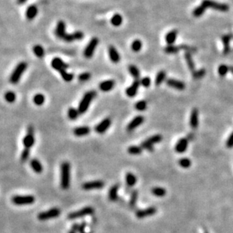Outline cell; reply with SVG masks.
<instances>
[{
	"mask_svg": "<svg viewBox=\"0 0 233 233\" xmlns=\"http://www.w3.org/2000/svg\"><path fill=\"white\" fill-rule=\"evenodd\" d=\"M60 187L67 190L70 186V164L69 161H64L60 165Z\"/></svg>",
	"mask_w": 233,
	"mask_h": 233,
	"instance_id": "6da1fadb",
	"label": "cell"
},
{
	"mask_svg": "<svg viewBox=\"0 0 233 233\" xmlns=\"http://www.w3.org/2000/svg\"><path fill=\"white\" fill-rule=\"evenodd\" d=\"M27 68V64L26 62L22 61L20 62L16 66L13 72L11 73V76H10L9 81L11 84L16 85L19 82L20 78H21L22 75L26 71Z\"/></svg>",
	"mask_w": 233,
	"mask_h": 233,
	"instance_id": "3957f363",
	"label": "cell"
},
{
	"mask_svg": "<svg viewBox=\"0 0 233 233\" xmlns=\"http://www.w3.org/2000/svg\"><path fill=\"white\" fill-rule=\"evenodd\" d=\"M166 78V73L164 70H161L158 73V74L156 75V80H155V82H156V86H160L161 83L165 80Z\"/></svg>",
	"mask_w": 233,
	"mask_h": 233,
	"instance_id": "8d00e7d4",
	"label": "cell"
},
{
	"mask_svg": "<svg viewBox=\"0 0 233 233\" xmlns=\"http://www.w3.org/2000/svg\"><path fill=\"white\" fill-rule=\"evenodd\" d=\"M33 51L34 55L39 58H42L45 56V50L40 45H36L33 48Z\"/></svg>",
	"mask_w": 233,
	"mask_h": 233,
	"instance_id": "e575fe53",
	"label": "cell"
},
{
	"mask_svg": "<svg viewBox=\"0 0 233 233\" xmlns=\"http://www.w3.org/2000/svg\"><path fill=\"white\" fill-rule=\"evenodd\" d=\"M66 24L64 23V21L63 20H60V21L57 22V27L55 28V35L57 38L59 39H64V36H66L67 33H66Z\"/></svg>",
	"mask_w": 233,
	"mask_h": 233,
	"instance_id": "ac0fdd59",
	"label": "cell"
},
{
	"mask_svg": "<svg viewBox=\"0 0 233 233\" xmlns=\"http://www.w3.org/2000/svg\"><path fill=\"white\" fill-rule=\"evenodd\" d=\"M201 5L204 6L205 8H210L212 9L217 10L222 12H226L229 9V7L226 4L223 3L217 2L213 1V0H203Z\"/></svg>",
	"mask_w": 233,
	"mask_h": 233,
	"instance_id": "52a82bcc",
	"label": "cell"
},
{
	"mask_svg": "<svg viewBox=\"0 0 233 233\" xmlns=\"http://www.w3.org/2000/svg\"><path fill=\"white\" fill-rule=\"evenodd\" d=\"M205 9H206V8H205L204 6H203L202 5H201V6L196 7V8H195L192 14H193L195 17H200L204 13Z\"/></svg>",
	"mask_w": 233,
	"mask_h": 233,
	"instance_id": "7dc6e473",
	"label": "cell"
},
{
	"mask_svg": "<svg viewBox=\"0 0 233 233\" xmlns=\"http://www.w3.org/2000/svg\"><path fill=\"white\" fill-rule=\"evenodd\" d=\"M142 42L140 39L134 40L133 42L131 43V49L134 52H138L141 50L142 48Z\"/></svg>",
	"mask_w": 233,
	"mask_h": 233,
	"instance_id": "b9f144b4",
	"label": "cell"
},
{
	"mask_svg": "<svg viewBox=\"0 0 233 233\" xmlns=\"http://www.w3.org/2000/svg\"><path fill=\"white\" fill-rule=\"evenodd\" d=\"M140 81V85L143 87H145V88H148V87H149V86L151 85V79H149L148 76H147V77L142 78Z\"/></svg>",
	"mask_w": 233,
	"mask_h": 233,
	"instance_id": "db71d44e",
	"label": "cell"
},
{
	"mask_svg": "<svg viewBox=\"0 0 233 233\" xmlns=\"http://www.w3.org/2000/svg\"><path fill=\"white\" fill-rule=\"evenodd\" d=\"M91 76V73H81L78 76V79H79L80 81H88V79H90Z\"/></svg>",
	"mask_w": 233,
	"mask_h": 233,
	"instance_id": "816d5d0a",
	"label": "cell"
},
{
	"mask_svg": "<svg viewBox=\"0 0 233 233\" xmlns=\"http://www.w3.org/2000/svg\"><path fill=\"white\" fill-rule=\"evenodd\" d=\"M111 124H112V120L110 118H106L95 127V131L97 134H103L109 129Z\"/></svg>",
	"mask_w": 233,
	"mask_h": 233,
	"instance_id": "8fae6325",
	"label": "cell"
},
{
	"mask_svg": "<svg viewBox=\"0 0 233 233\" xmlns=\"http://www.w3.org/2000/svg\"><path fill=\"white\" fill-rule=\"evenodd\" d=\"M61 214V211L58 208H52L46 211L40 212L38 214L37 218L40 221H46L51 219L57 218Z\"/></svg>",
	"mask_w": 233,
	"mask_h": 233,
	"instance_id": "8992f818",
	"label": "cell"
},
{
	"mask_svg": "<svg viewBox=\"0 0 233 233\" xmlns=\"http://www.w3.org/2000/svg\"><path fill=\"white\" fill-rule=\"evenodd\" d=\"M29 156H30V149L24 148L21 154H20V161L23 163L27 161L29 159Z\"/></svg>",
	"mask_w": 233,
	"mask_h": 233,
	"instance_id": "ee69618b",
	"label": "cell"
},
{
	"mask_svg": "<svg viewBox=\"0 0 233 233\" xmlns=\"http://www.w3.org/2000/svg\"><path fill=\"white\" fill-rule=\"evenodd\" d=\"M229 71H230V67L225 65V64H221V65L218 67V73L221 76H226Z\"/></svg>",
	"mask_w": 233,
	"mask_h": 233,
	"instance_id": "c3c4849f",
	"label": "cell"
},
{
	"mask_svg": "<svg viewBox=\"0 0 233 233\" xmlns=\"http://www.w3.org/2000/svg\"><path fill=\"white\" fill-rule=\"evenodd\" d=\"M84 37V34L81 31H76L73 33H67L63 40L67 42H72L76 40H81Z\"/></svg>",
	"mask_w": 233,
	"mask_h": 233,
	"instance_id": "2e32d148",
	"label": "cell"
},
{
	"mask_svg": "<svg viewBox=\"0 0 233 233\" xmlns=\"http://www.w3.org/2000/svg\"><path fill=\"white\" fill-rule=\"evenodd\" d=\"M189 124H190L191 128H196L199 125V111L197 109H193L192 110L190 116V121H189Z\"/></svg>",
	"mask_w": 233,
	"mask_h": 233,
	"instance_id": "cb8c5ba5",
	"label": "cell"
},
{
	"mask_svg": "<svg viewBox=\"0 0 233 233\" xmlns=\"http://www.w3.org/2000/svg\"><path fill=\"white\" fill-rule=\"evenodd\" d=\"M157 212V209L155 207H149L145 209L137 210L135 211V215L138 219H143L146 217L154 215Z\"/></svg>",
	"mask_w": 233,
	"mask_h": 233,
	"instance_id": "7c38bea8",
	"label": "cell"
},
{
	"mask_svg": "<svg viewBox=\"0 0 233 233\" xmlns=\"http://www.w3.org/2000/svg\"><path fill=\"white\" fill-rule=\"evenodd\" d=\"M87 226V222L86 221H82L79 223V229H78V232L79 233H85L86 232V228Z\"/></svg>",
	"mask_w": 233,
	"mask_h": 233,
	"instance_id": "11a10c76",
	"label": "cell"
},
{
	"mask_svg": "<svg viewBox=\"0 0 233 233\" xmlns=\"http://www.w3.org/2000/svg\"><path fill=\"white\" fill-rule=\"evenodd\" d=\"M128 71H129L130 74L133 76V78L134 79H139L140 76V73L139 69L137 68L136 66L134 65H130L128 67Z\"/></svg>",
	"mask_w": 233,
	"mask_h": 233,
	"instance_id": "d590c367",
	"label": "cell"
},
{
	"mask_svg": "<svg viewBox=\"0 0 233 233\" xmlns=\"http://www.w3.org/2000/svg\"><path fill=\"white\" fill-rule=\"evenodd\" d=\"M140 86V81L139 79H135L131 84L125 91L127 96L129 97H134L136 96L137 93V90H138L139 87Z\"/></svg>",
	"mask_w": 233,
	"mask_h": 233,
	"instance_id": "9a60e30c",
	"label": "cell"
},
{
	"mask_svg": "<svg viewBox=\"0 0 233 233\" xmlns=\"http://www.w3.org/2000/svg\"><path fill=\"white\" fill-rule=\"evenodd\" d=\"M137 177L133 173L131 172H128V173L125 174V182H126L127 187L131 188L134 187L135 184L137 183Z\"/></svg>",
	"mask_w": 233,
	"mask_h": 233,
	"instance_id": "4316f807",
	"label": "cell"
},
{
	"mask_svg": "<svg viewBox=\"0 0 233 233\" xmlns=\"http://www.w3.org/2000/svg\"><path fill=\"white\" fill-rule=\"evenodd\" d=\"M144 119L143 116H137L136 117L134 118L133 119L128 123V125H127L126 127V130L128 132H131L133 131L134 130L136 129L137 128H138L140 125H142L143 123Z\"/></svg>",
	"mask_w": 233,
	"mask_h": 233,
	"instance_id": "5bb4252c",
	"label": "cell"
},
{
	"mask_svg": "<svg viewBox=\"0 0 233 233\" xmlns=\"http://www.w3.org/2000/svg\"><path fill=\"white\" fill-rule=\"evenodd\" d=\"M99 43V39L97 37H93L92 39L90 40V42H88V44L87 45L84 50V56L86 58H91L93 56L94 53H95V49H96L97 46H98Z\"/></svg>",
	"mask_w": 233,
	"mask_h": 233,
	"instance_id": "9c48e42d",
	"label": "cell"
},
{
	"mask_svg": "<svg viewBox=\"0 0 233 233\" xmlns=\"http://www.w3.org/2000/svg\"><path fill=\"white\" fill-rule=\"evenodd\" d=\"M73 134L76 137H83L89 134L91 132V128L88 126L76 127L73 129Z\"/></svg>",
	"mask_w": 233,
	"mask_h": 233,
	"instance_id": "44dd1931",
	"label": "cell"
},
{
	"mask_svg": "<svg viewBox=\"0 0 233 233\" xmlns=\"http://www.w3.org/2000/svg\"><path fill=\"white\" fill-rule=\"evenodd\" d=\"M232 36H229V35H226L222 37V41L223 43L224 46V49H223V53L225 55H227L229 51H230V46H229V43H230V40Z\"/></svg>",
	"mask_w": 233,
	"mask_h": 233,
	"instance_id": "f546056e",
	"label": "cell"
},
{
	"mask_svg": "<svg viewBox=\"0 0 233 233\" xmlns=\"http://www.w3.org/2000/svg\"><path fill=\"white\" fill-rule=\"evenodd\" d=\"M38 14V8L37 7L34 5H31L29 6L28 8L26 10V17H27V20H33L35 17H36Z\"/></svg>",
	"mask_w": 233,
	"mask_h": 233,
	"instance_id": "d4e9b609",
	"label": "cell"
},
{
	"mask_svg": "<svg viewBox=\"0 0 233 233\" xmlns=\"http://www.w3.org/2000/svg\"><path fill=\"white\" fill-rule=\"evenodd\" d=\"M167 85L171 88H175V89L179 90V91H182L186 88L185 84L182 81H179V80L174 79H168L166 81Z\"/></svg>",
	"mask_w": 233,
	"mask_h": 233,
	"instance_id": "d6986e66",
	"label": "cell"
},
{
	"mask_svg": "<svg viewBox=\"0 0 233 233\" xmlns=\"http://www.w3.org/2000/svg\"><path fill=\"white\" fill-rule=\"evenodd\" d=\"M96 96L97 92L95 91H93V90L86 92L85 94L82 99H81V101L79 103V107H78V110H79L80 114H84L85 112H87L91 101L95 99V97Z\"/></svg>",
	"mask_w": 233,
	"mask_h": 233,
	"instance_id": "7a4b0ae2",
	"label": "cell"
},
{
	"mask_svg": "<svg viewBox=\"0 0 233 233\" xmlns=\"http://www.w3.org/2000/svg\"><path fill=\"white\" fill-rule=\"evenodd\" d=\"M24 148L27 149H31L33 147L35 143V138H34V128L33 125H29L27 128V134L24 136L22 140Z\"/></svg>",
	"mask_w": 233,
	"mask_h": 233,
	"instance_id": "ba28073f",
	"label": "cell"
},
{
	"mask_svg": "<svg viewBox=\"0 0 233 233\" xmlns=\"http://www.w3.org/2000/svg\"><path fill=\"white\" fill-rule=\"evenodd\" d=\"M141 147L143 149H146V150L149 151V152H153L154 150V146H152V144H150L149 143H148L147 140H144L140 144Z\"/></svg>",
	"mask_w": 233,
	"mask_h": 233,
	"instance_id": "f907efd6",
	"label": "cell"
},
{
	"mask_svg": "<svg viewBox=\"0 0 233 233\" xmlns=\"http://www.w3.org/2000/svg\"><path fill=\"white\" fill-rule=\"evenodd\" d=\"M135 109L138 111H144L147 109V102L144 101V100H139L137 101L134 105Z\"/></svg>",
	"mask_w": 233,
	"mask_h": 233,
	"instance_id": "bcb514c9",
	"label": "cell"
},
{
	"mask_svg": "<svg viewBox=\"0 0 233 233\" xmlns=\"http://www.w3.org/2000/svg\"><path fill=\"white\" fill-rule=\"evenodd\" d=\"M226 147L228 148H232L233 147V132L231 134V135L228 138L226 141Z\"/></svg>",
	"mask_w": 233,
	"mask_h": 233,
	"instance_id": "9f6ffc18",
	"label": "cell"
},
{
	"mask_svg": "<svg viewBox=\"0 0 233 233\" xmlns=\"http://www.w3.org/2000/svg\"><path fill=\"white\" fill-rule=\"evenodd\" d=\"M230 72L233 74V67H230Z\"/></svg>",
	"mask_w": 233,
	"mask_h": 233,
	"instance_id": "94428289",
	"label": "cell"
},
{
	"mask_svg": "<svg viewBox=\"0 0 233 233\" xmlns=\"http://www.w3.org/2000/svg\"><path fill=\"white\" fill-rule=\"evenodd\" d=\"M148 143H149L150 144H152V146H154V144L160 143L162 140V137L160 134H155L153 136L149 137L147 140H146Z\"/></svg>",
	"mask_w": 233,
	"mask_h": 233,
	"instance_id": "60d3db41",
	"label": "cell"
},
{
	"mask_svg": "<svg viewBox=\"0 0 233 233\" xmlns=\"http://www.w3.org/2000/svg\"><path fill=\"white\" fill-rule=\"evenodd\" d=\"M143 148L141 146H131L128 148L127 151L130 155H133V156H137V155H140L142 153Z\"/></svg>",
	"mask_w": 233,
	"mask_h": 233,
	"instance_id": "4dcf8cb0",
	"label": "cell"
},
{
	"mask_svg": "<svg viewBox=\"0 0 233 233\" xmlns=\"http://www.w3.org/2000/svg\"><path fill=\"white\" fill-rule=\"evenodd\" d=\"M179 165H180V166H181L182 168H188L191 166L192 162H191L190 160L187 159V158H183V159L179 160Z\"/></svg>",
	"mask_w": 233,
	"mask_h": 233,
	"instance_id": "681fc988",
	"label": "cell"
},
{
	"mask_svg": "<svg viewBox=\"0 0 233 233\" xmlns=\"http://www.w3.org/2000/svg\"><path fill=\"white\" fill-rule=\"evenodd\" d=\"M105 186V182L103 180H97L93 181H88L81 185V189L86 191L93 190V189H101Z\"/></svg>",
	"mask_w": 233,
	"mask_h": 233,
	"instance_id": "30bf717a",
	"label": "cell"
},
{
	"mask_svg": "<svg viewBox=\"0 0 233 233\" xmlns=\"http://www.w3.org/2000/svg\"><path fill=\"white\" fill-rule=\"evenodd\" d=\"M68 233H76V232H75V231L72 230V229H70V230H69L68 232Z\"/></svg>",
	"mask_w": 233,
	"mask_h": 233,
	"instance_id": "91938a15",
	"label": "cell"
},
{
	"mask_svg": "<svg viewBox=\"0 0 233 233\" xmlns=\"http://www.w3.org/2000/svg\"><path fill=\"white\" fill-rule=\"evenodd\" d=\"M79 223H77V222H75V223L73 224L72 226H71V229H72V230L75 231V232H78V229H79Z\"/></svg>",
	"mask_w": 233,
	"mask_h": 233,
	"instance_id": "6f0895ef",
	"label": "cell"
},
{
	"mask_svg": "<svg viewBox=\"0 0 233 233\" xmlns=\"http://www.w3.org/2000/svg\"><path fill=\"white\" fill-rule=\"evenodd\" d=\"M122 20L123 18L121 15H119V14H115L112 17V18H111L110 22L112 24V25L114 26V27H119L122 24Z\"/></svg>",
	"mask_w": 233,
	"mask_h": 233,
	"instance_id": "1f68e13d",
	"label": "cell"
},
{
	"mask_svg": "<svg viewBox=\"0 0 233 233\" xmlns=\"http://www.w3.org/2000/svg\"><path fill=\"white\" fill-rule=\"evenodd\" d=\"M79 112L78 110V109H75L73 107H70L68 109V112H67V115H68V118L72 121H74L79 117Z\"/></svg>",
	"mask_w": 233,
	"mask_h": 233,
	"instance_id": "74e56055",
	"label": "cell"
},
{
	"mask_svg": "<svg viewBox=\"0 0 233 233\" xmlns=\"http://www.w3.org/2000/svg\"><path fill=\"white\" fill-rule=\"evenodd\" d=\"M60 76H61L62 79L65 81H67V82H69V81H71L73 79L74 75L73 73H68L67 70L61 71V72L60 73Z\"/></svg>",
	"mask_w": 233,
	"mask_h": 233,
	"instance_id": "7bdbcfd3",
	"label": "cell"
},
{
	"mask_svg": "<svg viewBox=\"0 0 233 233\" xmlns=\"http://www.w3.org/2000/svg\"><path fill=\"white\" fill-rule=\"evenodd\" d=\"M95 208L91 206H86L81 209L76 210V211L71 212L67 215L68 220H76V219L83 218L86 216H91L95 213Z\"/></svg>",
	"mask_w": 233,
	"mask_h": 233,
	"instance_id": "277c9868",
	"label": "cell"
},
{
	"mask_svg": "<svg viewBox=\"0 0 233 233\" xmlns=\"http://www.w3.org/2000/svg\"><path fill=\"white\" fill-rule=\"evenodd\" d=\"M5 99L7 102L10 103H14L16 100V95L15 94V92L13 91H8L5 94Z\"/></svg>",
	"mask_w": 233,
	"mask_h": 233,
	"instance_id": "f6af8a7d",
	"label": "cell"
},
{
	"mask_svg": "<svg viewBox=\"0 0 233 233\" xmlns=\"http://www.w3.org/2000/svg\"><path fill=\"white\" fill-rule=\"evenodd\" d=\"M46 98L42 94H36L33 97V103L36 106H42L45 103Z\"/></svg>",
	"mask_w": 233,
	"mask_h": 233,
	"instance_id": "f35d334b",
	"label": "cell"
},
{
	"mask_svg": "<svg viewBox=\"0 0 233 233\" xmlns=\"http://www.w3.org/2000/svg\"><path fill=\"white\" fill-rule=\"evenodd\" d=\"M185 59L187 60V65L189 67V69L192 72V73L195 72V64L193 60H192V55H191L190 52L187 51L185 53Z\"/></svg>",
	"mask_w": 233,
	"mask_h": 233,
	"instance_id": "d6a6232c",
	"label": "cell"
},
{
	"mask_svg": "<svg viewBox=\"0 0 233 233\" xmlns=\"http://www.w3.org/2000/svg\"><path fill=\"white\" fill-rule=\"evenodd\" d=\"M120 185L119 183H116L112 185L110 187V189L108 191V199L109 201H117L119 200V195H118V192H119Z\"/></svg>",
	"mask_w": 233,
	"mask_h": 233,
	"instance_id": "e0dca14e",
	"label": "cell"
},
{
	"mask_svg": "<svg viewBox=\"0 0 233 233\" xmlns=\"http://www.w3.org/2000/svg\"><path fill=\"white\" fill-rule=\"evenodd\" d=\"M51 67H53V69H55V70L60 73L61 71L67 70V69L68 68L69 66L68 64H66L61 58H60V57H55V58L52 59L51 60Z\"/></svg>",
	"mask_w": 233,
	"mask_h": 233,
	"instance_id": "4fadbf2b",
	"label": "cell"
},
{
	"mask_svg": "<svg viewBox=\"0 0 233 233\" xmlns=\"http://www.w3.org/2000/svg\"><path fill=\"white\" fill-rule=\"evenodd\" d=\"M27 1V0H17V2L18 3L19 5H23Z\"/></svg>",
	"mask_w": 233,
	"mask_h": 233,
	"instance_id": "680465c9",
	"label": "cell"
},
{
	"mask_svg": "<svg viewBox=\"0 0 233 233\" xmlns=\"http://www.w3.org/2000/svg\"><path fill=\"white\" fill-rule=\"evenodd\" d=\"M115 84H116V82H115L114 80H106V81H103L100 83L99 88H100V91L103 92H108L109 91H111V90L114 88Z\"/></svg>",
	"mask_w": 233,
	"mask_h": 233,
	"instance_id": "ffe728a7",
	"label": "cell"
},
{
	"mask_svg": "<svg viewBox=\"0 0 233 233\" xmlns=\"http://www.w3.org/2000/svg\"><path fill=\"white\" fill-rule=\"evenodd\" d=\"M205 73H206L205 69H201L198 71H195L193 73V76L195 77V79H201V78H202L204 76Z\"/></svg>",
	"mask_w": 233,
	"mask_h": 233,
	"instance_id": "f5cc1de1",
	"label": "cell"
},
{
	"mask_svg": "<svg viewBox=\"0 0 233 233\" xmlns=\"http://www.w3.org/2000/svg\"><path fill=\"white\" fill-rule=\"evenodd\" d=\"M177 33H178V32L177 29H173V30L168 32L165 36V41H166L167 44L173 45L177 39Z\"/></svg>",
	"mask_w": 233,
	"mask_h": 233,
	"instance_id": "83f0119b",
	"label": "cell"
},
{
	"mask_svg": "<svg viewBox=\"0 0 233 233\" xmlns=\"http://www.w3.org/2000/svg\"><path fill=\"white\" fill-rule=\"evenodd\" d=\"M108 53L110 60L114 64H117L120 60V55L116 48L114 46H109L108 48Z\"/></svg>",
	"mask_w": 233,
	"mask_h": 233,
	"instance_id": "603a6c76",
	"label": "cell"
},
{
	"mask_svg": "<svg viewBox=\"0 0 233 233\" xmlns=\"http://www.w3.org/2000/svg\"><path fill=\"white\" fill-rule=\"evenodd\" d=\"M29 165L35 173L41 174L43 171V166L37 159H32L29 161Z\"/></svg>",
	"mask_w": 233,
	"mask_h": 233,
	"instance_id": "484cf974",
	"label": "cell"
},
{
	"mask_svg": "<svg viewBox=\"0 0 233 233\" xmlns=\"http://www.w3.org/2000/svg\"><path fill=\"white\" fill-rule=\"evenodd\" d=\"M180 46H174L173 45H168L164 48V51L167 54H176L180 51Z\"/></svg>",
	"mask_w": 233,
	"mask_h": 233,
	"instance_id": "ab89813d",
	"label": "cell"
},
{
	"mask_svg": "<svg viewBox=\"0 0 233 233\" xmlns=\"http://www.w3.org/2000/svg\"><path fill=\"white\" fill-rule=\"evenodd\" d=\"M36 199L32 195H24V196H14L11 198V202L17 206H23V205H29L33 204Z\"/></svg>",
	"mask_w": 233,
	"mask_h": 233,
	"instance_id": "5b68a950",
	"label": "cell"
},
{
	"mask_svg": "<svg viewBox=\"0 0 233 233\" xmlns=\"http://www.w3.org/2000/svg\"><path fill=\"white\" fill-rule=\"evenodd\" d=\"M188 147V140L186 138H181L177 141L175 145V150L178 153H182L187 150Z\"/></svg>",
	"mask_w": 233,
	"mask_h": 233,
	"instance_id": "7402d4cb",
	"label": "cell"
},
{
	"mask_svg": "<svg viewBox=\"0 0 233 233\" xmlns=\"http://www.w3.org/2000/svg\"><path fill=\"white\" fill-rule=\"evenodd\" d=\"M85 233H92V232H86Z\"/></svg>",
	"mask_w": 233,
	"mask_h": 233,
	"instance_id": "6125c7cd",
	"label": "cell"
},
{
	"mask_svg": "<svg viewBox=\"0 0 233 233\" xmlns=\"http://www.w3.org/2000/svg\"><path fill=\"white\" fill-rule=\"evenodd\" d=\"M152 193L155 196H157V197H163L166 195V189L165 188L162 187H153L151 190Z\"/></svg>",
	"mask_w": 233,
	"mask_h": 233,
	"instance_id": "836d02e7",
	"label": "cell"
},
{
	"mask_svg": "<svg viewBox=\"0 0 233 233\" xmlns=\"http://www.w3.org/2000/svg\"><path fill=\"white\" fill-rule=\"evenodd\" d=\"M138 191L137 189H133L131 192L129 200V206L131 209H134L136 208L137 199H138Z\"/></svg>",
	"mask_w": 233,
	"mask_h": 233,
	"instance_id": "f1b7e54d",
	"label": "cell"
}]
</instances>
